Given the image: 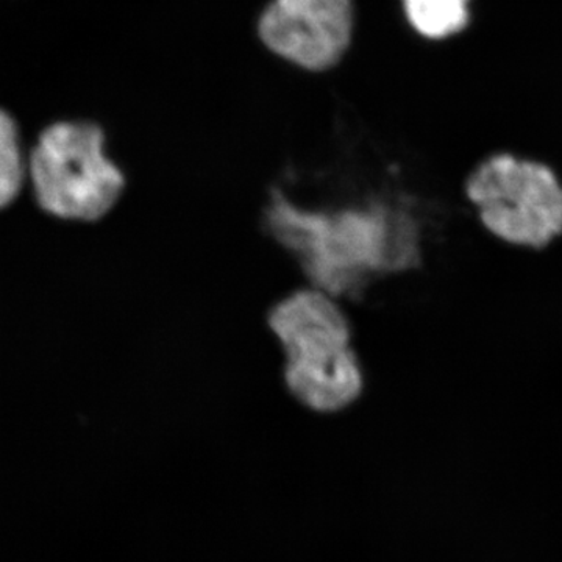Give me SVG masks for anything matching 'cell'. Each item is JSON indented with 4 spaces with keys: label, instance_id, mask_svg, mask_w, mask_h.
I'll use <instances>...</instances> for the list:
<instances>
[{
    "label": "cell",
    "instance_id": "obj_2",
    "mask_svg": "<svg viewBox=\"0 0 562 562\" xmlns=\"http://www.w3.org/2000/svg\"><path fill=\"white\" fill-rule=\"evenodd\" d=\"M268 327L283 349V380L295 401L314 413H339L360 401L364 368L335 297L313 286L294 291L269 310Z\"/></svg>",
    "mask_w": 562,
    "mask_h": 562
},
{
    "label": "cell",
    "instance_id": "obj_1",
    "mask_svg": "<svg viewBox=\"0 0 562 562\" xmlns=\"http://www.w3.org/2000/svg\"><path fill=\"white\" fill-rule=\"evenodd\" d=\"M419 199L372 195L336 209H308L273 190L262 222L290 251L312 286L331 297L362 291L372 280L424 266L428 224Z\"/></svg>",
    "mask_w": 562,
    "mask_h": 562
},
{
    "label": "cell",
    "instance_id": "obj_6",
    "mask_svg": "<svg viewBox=\"0 0 562 562\" xmlns=\"http://www.w3.org/2000/svg\"><path fill=\"white\" fill-rule=\"evenodd\" d=\"M471 0H403L414 31L428 40H446L468 27Z\"/></svg>",
    "mask_w": 562,
    "mask_h": 562
},
{
    "label": "cell",
    "instance_id": "obj_5",
    "mask_svg": "<svg viewBox=\"0 0 562 562\" xmlns=\"http://www.w3.org/2000/svg\"><path fill=\"white\" fill-rule=\"evenodd\" d=\"M351 29V0H273L258 25L266 47L308 70L338 65Z\"/></svg>",
    "mask_w": 562,
    "mask_h": 562
},
{
    "label": "cell",
    "instance_id": "obj_7",
    "mask_svg": "<svg viewBox=\"0 0 562 562\" xmlns=\"http://www.w3.org/2000/svg\"><path fill=\"white\" fill-rule=\"evenodd\" d=\"M25 172L16 124L0 110V211L16 201L24 187Z\"/></svg>",
    "mask_w": 562,
    "mask_h": 562
},
{
    "label": "cell",
    "instance_id": "obj_4",
    "mask_svg": "<svg viewBox=\"0 0 562 562\" xmlns=\"http://www.w3.org/2000/svg\"><path fill=\"white\" fill-rule=\"evenodd\" d=\"M105 135L92 122H58L41 133L29 160L40 210L55 220L98 222L120 202L124 172L103 150Z\"/></svg>",
    "mask_w": 562,
    "mask_h": 562
},
{
    "label": "cell",
    "instance_id": "obj_3",
    "mask_svg": "<svg viewBox=\"0 0 562 562\" xmlns=\"http://www.w3.org/2000/svg\"><path fill=\"white\" fill-rule=\"evenodd\" d=\"M461 191L483 232L503 246L541 251L562 238V177L547 161L492 151L469 171Z\"/></svg>",
    "mask_w": 562,
    "mask_h": 562
}]
</instances>
